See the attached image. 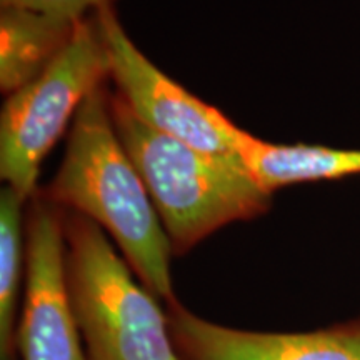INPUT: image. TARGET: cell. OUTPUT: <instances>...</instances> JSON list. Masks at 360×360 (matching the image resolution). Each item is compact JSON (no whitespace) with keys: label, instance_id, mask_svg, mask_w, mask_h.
I'll return each mask as SVG.
<instances>
[{"label":"cell","instance_id":"cell-1","mask_svg":"<svg viewBox=\"0 0 360 360\" xmlns=\"http://www.w3.org/2000/svg\"><path fill=\"white\" fill-rule=\"evenodd\" d=\"M37 195L101 225L142 285L169 305L177 302L170 274L172 247L115 132L105 84L85 98L70 125L64 160Z\"/></svg>","mask_w":360,"mask_h":360},{"label":"cell","instance_id":"cell-3","mask_svg":"<svg viewBox=\"0 0 360 360\" xmlns=\"http://www.w3.org/2000/svg\"><path fill=\"white\" fill-rule=\"evenodd\" d=\"M64 236L67 287L87 360H182L167 314L101 225L64 210Z\"/></svg>","mask_w":360,"mask_h":360},{"label":"cell","instance_id":"cell-5","mask_svg":"<svg viewBox=\"0 0 360 360\" xmlns=\"http://www.w3.org/2000/svg\"><path fill=\"white\" fill-rule=\"evenodd\" d=\"M117 96L143 125L220 159L242 160L252 134L164 74L141 52L114 7L94 12Z\"/></svg>","mask_w":360,"mask_h":360},{"label":"cell","instance_id":"cell-4","mask_svg":"<svg viewBox=\"0 0 360 360\" xmlns=\"http://www.w3.org/2000/svg\"><path fill=\"white\" fill-rule=\"evenodd\" d=\"M109 57L94 13L53 64L7 97L0 114V177L25 200L37 193L40 165L90 94L109 77Z\"/></svg>","mask_w":360,"mask_h":360},{"label":"cell","instance_id":"cell-2","mask_svg":"<svg viewBox=\"0 0 360 360\" xmlns=\"http://www.w3.org/2000/svg\"><path fill=\"white\" fill-rule=\"evenodd\" d=\"M115 132L146 184L174 254H186L233 222L272 207L245 162L220 159L148 129L110 94Z\"/></svg>","mask_w":360,"mask_h":360},{"label":"cell","instance_id":"cell-7","mask_svg":"<svg viewBox=\"0 0 360 360\" xmlns=\"http://www.w3.org/2000/svg\"><path fill=\"white\" fill-rule=\"evenodd\" d=\"M169 328L182 360H360V322L312 332H252L205 321L179 302Z\"/></svg>","mask_w":360,"mask_h":360},{"label":"cell","instance_id":"cell-10","mask_svg":"<svg viewBox=\"0 0 360 360\" xmlns=\"http://www.w3.org/2000/svg\"><path fill=\"white\" fill-rule=\"evenodd\" d=\"M25 199L11 187L0 192V359L12 360L22 270L27 265Z\"/></svg>","mask_w":360,"mask_h":360},{"label":"cell","instance_id":"cell-6","mask_svg":"<svg viewBox=\"0 0 360 360\" xmlns=\"http://www.w3.org/2000/svg\"><path fill=\"white\" fill-rule=\"evenodd\" d=\"M25 242V300L17 332L22 360H87L67 287L64 210L35 193Z\"/></svg>","mask_w":360,"mask_h":360},{"label":"cell","instance_id":"cell-11","mask_svg":"<svg viewBox=\"0 0 360 360\" xmlns=\"http://www.w3.org/2000/svg\"><path fill=\"white\" fill-rule=\"evenodd\" d=\"M114 0H0V7L17 6L40 11L52 15L80 20L98 8L112 6Z\"/></svg>","mask_w":360,"mask_h":360},{"label":"cell","instance_id":"cell-8","mask_svg":"<svg viewBox=\"0 0 360 360\" xmlns=\"http://www.w3.org/2000/svg\"><path fill=\"white\" fill-rule=\"evenodd\" d=\"M82 20V19H80ZM79 20L17 6L0 7V89L11 96L64 53Z\"/></svg>","mask_w":360,"mask_h":360},{"label":"cell","instance_id":"cell-9","mask_svg":"<svg viewBox=\"0 0 360 360\" xmlns=\"http://www.w3.org/2000/svg\"><path fill=\"white\" fill-rule=\"evenodd\" d=\"M244 162L265 191L360 175V148H335L309 143H274L252 135Z\"/></svg>","mask_w":360,"mask_h":360}]
</instances>
